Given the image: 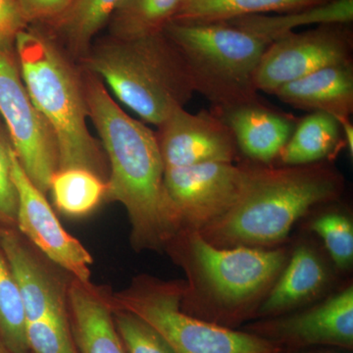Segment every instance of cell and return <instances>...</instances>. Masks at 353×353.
I'll return each instance as SVG.
<instances>
[{"label": "cell", "mask_w": 353, "mask_h": 353, "mask_svg": "<svg viewBox=\"0 0 353 353\" xmlns=\"http://www.w3.org/2000/svg\"><path fill=\"white\" fill-rule=\"evenodd\" d=\"M176 236L190 277L183 299H194L192 316L228 328L259 308L288 261L282 250L216 248L194 230L182 229Z\"/></svg>", "instance_id": "277c9868"}, {"label": "cell", "mask_w": 353, "mask_h": 353, "mask_svg": "<svg viewBox=\"0 0 353 353\" xmlns=\"http://www.w3.org/2000/svg\"><path fill=\"white\" fill-rule=\"evenodd\" d=\"M0 115L16 157L43 194L59 169L58 150L50 125L32 102L21 77L16 54L0 51Z\"/></svg>", "instance_id": "9c48e42d"}, {"label": "cell", "mask_w": 353, "mask_h": 353, "mask_svg": "<svg viewBox=\"0 0 353 353\" xmlns=\"http://www.w3.org/2000/svg\"><path fill=\"white\" fill-rule=\"evenodd\" d=\"M350 25L316 26L276 39L260 60L254 78L257 90L274 94L285 83L318 70L352 62L353 32Z\"/></svg>", "instance_id": "30bf717a"}, {"label": "cell", "mask_w": 353, "mask_h": 353, "mask_svg": "<svg viewBox=\"0 0 353 353\" xmlns=\"http://www.w3.org/2000/svg\"><path fill=\"white\" fill-rule=\"evenodd\" d=\"M155 134L165 168L233 163L238 157L233 132L213 111L192 114L185 108H176Z\"/></svg>", "instance_id": "4fadbf2b"}, {"label": "cell", "mask_w": 353, "mask_h": 353, "mask_svg": "<svg viewBox=\"0 0 353 353\" xmlns=\"http://www.w3.org/2000/svg\"><path fill=\"white\" fill-rule=\"evenodd\" d=\"M0 345H1V341H0Z\"/></svg>", "instance_id": "d6a6232c"}, {"label": "cell", "mask_w": 353, "mask_h": 353, "mask_svg": "<svg viewBox=\"0 0 353 353\" xmlns=\"http://www.w3.org/2000/svg\"><path fill=\"white\" fill-rule=\"evenodd\" d=\"M281 101L301 110L328 114L339 122L353 112V63L331 65L276 90Z\"/></svg>", "instance_id": "2e32d148"}, {"label": "cell", "mask_w": 353, "mask_h": 353, "mask_svg": "<svg viewBox=\"0 0 353 353\" xmlns=\"http://www.w3.org/2000/svg\"><path fill=\"white\" fill-rule=\"evenodd\" d=\"M0 353H11L10 352H9L8 350H7L6 347H3V345H0Z\"/></svg>", "instance_id": "1f68e13d"}, {"label": "cell", "mask_w": 353, "mask_h": 353, "mask_svg": "<svg viewBox=\"0 0 353 353\" xmlns=\"http://www.w3.org/2000/svg\"><path fill=\"white\" fill-rule=\"evenodd\" d=\"M341 132L343 134V139H345L350 153H353V126L350 120L341 123Z\"/></svg>", "instance_id": "4dcf8cb0"}, {"label": "cell", "mask_w": 353, "mask_h": 353, "mask_svg": "<svg viewBox=\"0 0 353 353\" xmlns=\"http://www.w3.org/2000/svg\"><path fill=\"white\" fill-rule=\"evenodd\" d=\"M67 297L79 353H126L114 324L111 301L92 284L75 279L67 289Z\"/></svg>", "instance_id": "e0dca14e"}, {"label": "cell", "mask_w": 353, "mask_h": 353, "mask_svg": "<svg viewBox=\"0 0 353 353\" xmlns=\"http://www.w3.org/2000/svg\"><path fill=\"white\" fill-rule=\"evenodd\" d=\"M353 0H330L318 6L279 14L248 15L229 22L266 39L269 43L306 26L352 24Z\"/></svg>", "instance_id": "ffe728a7"}, {"label": "cell", "mask_w": 353, "mask_h": 353, "mask_svg": "<svg viewBox=\"0 0 353 353\" xmlns=\"http://www.w3.org/2000/svg\"><path fill=\"white\" fill-rule=\"evenodd\" d=\"M123 0H75L57 18L36 25L57 41L75 60L80 61L97 39Z\"/></svg>", "instance_id": "d6986e66"}, {"label": "cell", "mask_w": 353, "mask_h": 353, "mask_svg": "<svg viewBox=\"0 0 353 353\" xmlns=\"http://www.w3.org/2000/svg\"><path fill=\"white\" fill-rule=\"evenodd\" d=\"M75 0H16L28 25L50 22L71 6Z\"/></svg>", "instance_id": "f546056e"}, {"label": "cell", "mask_w": 353, "mask_h": 353, "mask_svg": "<svg viewBox=\"0 0 353 353\" xmlns=\"http://www.w3.org/2000/svg\"><path fill=\"white\" fill-rule=\"evenodd\" d=\"M343 183L340 172L321 162L280 168L248 167L238 201L197 232L219 248L274 245L285 240L294 223L311 208L336 201Z\"/></svg>", "instance_id": "7a4b0ae2"}, {"label": "cell", "mask_w": 353, "mask_h": 353, "mask_svg": "<svg viewBox=\"0 0 353 353\" xmlns=\"http://www.w3.org/2000/svg\"><path fill=\"white\" fill-rule=\"evenodd\" d=\"M182 57L194 92L214 109H226L259 101L255 74L270 43L229 21L172 22L165 27Z\"/></svg>", "instance_id": "8992f818"}, {"label": "cell", "mask_w": 353, "mask_h": 353, "mask_svg": "<svg viewBox=\"0 0 353 353\" xmlns=\"http://www.w3.org/2000/svg\"><path fill=\"white\" fill-rule=\"evenodd\" d=\"M253 331L274 343L292 347L353 345V289L352 285L319 305L299 314L270 320Z\"/></svg>", "instance_id": "5bb4252c"}, {"label": "cell", "mask_w": 353, "mask_h": 353, "mask_svg": "<svg viewBox=\"0 0 353 353\" xmlns=\"http://www.w3.org/2000/svg\"><path fill=\"white\" fill-rule=\"evenodd\" d=\"M311 229L321 236L334 263L341 269L352 266L353 226L347 216L328 213L313 221Z\"/></svg>", "instance_id": "4316f807"}, {"label": "cell", "mask_w": 353, "mask_h": 353, "mask_svg": "<svg viewBox=\"0 0 353 353\" xmlns=\"http://www.w3.org/2000/svg\"><path fill=\"white\" fill-rule=\"evenodd\" d=\"M27 26L16 0H0V51L15 54L16 37Z\"/></svg>", "instance_id": "f1b7e54d"}, {"label": "cell", "mask_w": 353, "mask_h": 353, "mask_svg": "<svg viewBox=\"0 0 353 353\" xmlns=\"http://www.w3.org/2000/svg\"><path fill=\"white\" fill-rule=\"evenodd\" d=\"M11 175L18 196L16 228L53 263L85 285L90 284L92 255L58 220L43 194L28 176L10 148Z\"/></svg>", "instance_id": "7c38bea8"}, {"label": "cell", "mask_w": 353, "mask_h": 353, "mask_svg": "<svg viewBox=\"0 0 353 353\" xmlns=\"http://www.w3.org/2000/svg\"><path fill=\"white\" fill-rule=\"evenodd\" d=\"M326 269L317 253L301 245L285 264L259 308L261 316H277L307 303L327 284Z\"/></svg>", "instance_id": "ac0fdd59"}, {"label": "cell", "mask_w": 353, "mask_h": 353, "mask_svg": "<svg viewBox=\"0 0 353 353\" xmlns=\"http://www.w3.org/2000/svg\"><path fill=\"white\" fill-rule=\"evenodd\" d=\"M185 283L139 278L116 294L113 307L139 316L161 334L175 353H281L282 347L253 333L234 331L183 310Z\"/></svg>", "instance_id": "52a82bcc"}, {"label": "cell", "mask_w": 353, "mask_h": 353, "mask_svg": "<svg viewBox=\"0 0 353 353\" xmlns=\"http://www.w3.org/2000/svg\"><path fill=\"white\" fill-rule=\"evenodd\" d=\"M112 308L114 324L126 353H175L161 334L145 320L129 311Z\"/></svg>", "instance_id": "484cf974"}, {"label": "cell", "mask_w": 353, "mask_h": 353, "mask_svg": "<svg viewBox=\"0 0 353 353\" xmlns=\"http://www.w3.org/2000/svg\"><path fill=\"white\" fill-rule=\"evenodd\" d=\"M0 341L11 353H31L24 304L13 272L0 248Z\"/></svg>", "instance_id": "d4e9b609"}, {"label": "cell", "mask_w": 353, "mask_h": 353, "mask_svg": "<svg viewBox=\"0 0 353 353\" xmlns=\"http://www.w3.org/2000/svg\"><path fill=\"white\" fill-rule=\"evenodd\" d=\"M328 1L330 0H183L172 21L188 24L225 22L243 16L290 12Z\"/></svg>", "instance_id": "44dd1931"}, {"label": "cell", "mask_w": 353, "mask_h": 353, "mask_svg": "<svg viewBox=\"0 0 353 353\" xmlns=\"http://www.w3.org/2000/svg\"><path fill=\"white\" fill-rule=\"evenodd\" d=\"M246 176L248 167L224 162L165 168V194L181 228L201 231L233 208Z\"/></svg>", "instance_id": "8fae6325"}, {"label": "cell", "mask_w": 353, "mask_h": 353, "mask_svg": "<svg viewBox=\"0 0 353 353\" xmlns=\"http://www.w3.org/2000/svg\"><path fill=\"white\" fill-rule=\"evenodd\" d=\"M10 148L0 134V227L16 228L18 196L11 175Z\"/></svg>", "instance_id": "83f0119b"}, {"label": "cell", "mask_w": 353, "mask_h": 353, "mask_svg": "<svg viewBox=\"0 0 353 353\" xmlns=\"http://www.w3.org/2000/svg\"><path fill=\"white\" fill-rule=\"evenodd\" d=\"M78 64L157 127L196 94L182 57L164 32L130 39L102 37Z\"/></svg>", "instance_id": "5b68a950"}, {"label": "cell", "mask_w": 353, "mask_h": 353, "mask_svg": "<svg viewBox=\"0 0 353 353\" xmlns=\"http://www.w3.org/2000/svg\"><path fill=\"white\" fill-rule=\"evenodd\" d=\"M0 248L19 285L30 352L79 353L67 290L34 256L17 232H2Z\"/></svg>", "instance_id": "ba28073f"}, {"label": "cell", "mask_w": 353, "mask_h": 353, "mask_svg": "<svg viewBox=\"0 0 353 353\" xmlns=\"http://www.w3.org/2000/svg\"><path fill=\"white\" fill-rule=\"evenodd\" d=\"M50 190L59 211L71 217H83L106 199L108 182L87 169H61L51 178Z\"/></svg>", "instance_id": "cb8c5ba5"}, {"label": "cell", "mask_w": 353, "mask_h": 353, "mask_svg": "<svg viewBox=\"0 0 353 353\" xmlns=\"http://www.w3.org/2000/svg\"><path fill=\"white\" fill-rule=\"evenodd\" d=\"M15 54L25 87L57 141L58 170L87 169L108 182L105 153L88 127L80 65L36 25H28L18 32Z\"/></svg>", "instance_id": "3957f363"}, {"label": "cell", "mask_w": 353, "mask_h": 353, "mask_svg": "<svg viewBox=\"0 0 353 353\" xmlns=\"http://www.w3.org/2000/svg\"><path fill=\"white\" fill-rule=\"evenodd\" d=\"M82 72L88 118L108 162L106 199L126 209L134 248L158 250L182 228L165 194V166L157 134L128 115L99 77Z\"/></svg>", "instance_id": "6da1fadb"}, {"label": "cell", "mask_w": 353, "mask_h": 353, "mask_svg": "<svg viewBox=\"0 0 353 353\" xmlns=\"http://www.w3.org/2000/svg\"><path fill=\"white\" fill-rule=\"evenodd\" d=\"M183 0H123L108 25V36L130 39L164 31Z\"/></svg>", "instance_id": "603a6c76"}, {"label": "cell", "mask_w": 353, "mask_h": 353, "mask_svg": "<svg viewBox=\"0 0 353 353\" xmlns=\"http://www.w3.org/2000/svg\"><path fill=\"white\" fill-rule=\"evenodd\" d=\"M341 124L328 114L312 112L303 118L279 154L285 166L321 162L340 143Z\"/></svg>", "instance_id": "7402d4cb"}, {"label": "cell", "mask_w": 353, "mask_h": 353, "mask_svg": "<svg viewBox=\"0 0 353 353\" xmlns=\"http://www.w3.org/2000/svg\"><path fill=\"white\" fill-rule=\"evenodd\" d=\"M212 111L231 129L239 152L261 163L277 158L294 132L289 116L261 101Z\"/></svg>", "instance_id": "9a60e30c"}]
</instances>
